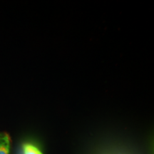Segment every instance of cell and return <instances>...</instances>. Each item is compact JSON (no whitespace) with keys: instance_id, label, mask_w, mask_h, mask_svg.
<instances>
[{"instance_id":"6da1fadb","label":"cell","mask_w":154,"mask_h":154,"mask_svg":"<svg viewBox=\"0 0 154 154\" xmlns=\"http://www.w3.org/2000/svg\"><path fill=\"white\" fill-rule=\"evenodd\" d=\"M11 139L6 133L0 134V154H9Z\"/></svg>"},{"instance_id":"7a4b0ae2","label":"cell","mask_w":154,"mask_h":154,"mask_svg":"<svg viewBox=\"0 0 154 154\" xmlns=\"http://www.w3.org/2000/svg\"><path fill=\"white\" fill-rule=\"evenodd\" d=\"M22 154H43L38 147L30 143H25L22 146Z\"/></svg>"}]
</instances>
